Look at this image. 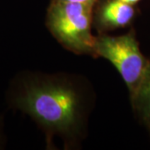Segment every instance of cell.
Here are the masks:
<instances>
[{
  "mask_svg": "<svg viewBox=\"0 0 150 150\" xmlns=\"http://www.w3.org/2000/svg\"><path fill=\"white\" fill-rule=\"evenodd\" d=\"M8 102L37 123L48 144L58 136L66 147H71L83 134L88 113L86 94L77 82L64 75H18L10 86Z\"/></svg>",
  "mask_w": 150,
  "mask_h": 150,
  "instance_id": "1",
  "label": "cell"
},
{
  "mask_svg": "<svg viewBox=\"0 0 150 150\" xmlns=\"http://www.w3.org/2000/svg\"><path fill=\"white\" fill-rule=\"evenodd\" d=\"M57 1H66V2H78V3H86V4H91L96 5L97 2L98 0H57Z\"/></svg>",
  "mask_w": 150,
  "mask_h": 150,
  "instance_id": "6",
  "label": "cell"
},
{
  "mask_svg": "<svg viewBox=\"0 0 150 150\" xmlns=\"http://www.w3.org/2000/svg\"><path fill=\"white\" fill-rule=\"evenodd\" d=\"M93 57L103 58L113 65L127 86L130 98L137 91L149 63L140 50L134 29L119 36L99 33L95 37Z\"/></svg>",
  "mask_w": 150,
  "mask_h": 150,
  "instance_id": "3",
  "label": "cell"
},
{
  "mask_svg": "<svg viewBox=\"0 0 150 150\" xmlns=\"http://www.w3.org/2000/svg\"><path fill=\"white\" fill-rule=\"evenodd\" d=\"M94 4L51 0L46 25L63 47L76 54L93 57L95 37L92 33Z\"/></svg>",
  "mask_w": 150,
  "mask_h": 150,
  "instance_id": "2",
  "label": "cell"
},
{
  "mask_svg": "<svg viewBox=\"0 0 150 150\" xmlns=\"http://www.w3.org/2000/svg\"><path fill=\"white\" fill-rule=\"evenodd\" d=\"M2 129H3V127H2V119H0V147L3 146V142H4Z\"/></svg>",
  "mask_w": 150,
  "mask_h": 150,
  "instance_id": "8",
  "label": "cell"
},
{
  "mask_svg": "<svg viewBox=\"0 0 150 150\" xmlns=\"http://www.w3.org/2000/svg\"><path fill=\"white\" fill-rule=\"evenodd\" d=\"M125 4H130V5H134L135 6L136 4H138L139 2H141L142 0H120Z\"/></svg>",
  "mask_w": 150,
  "mask_h": 150,
  "instance_id": "7",
  "label": "cell"
},
{
  "mask_svg": "<svg viewBox=\"0 0 150 150\" xmlns=\"http://www.w3.org/2000/svg\"><path fill=\"white\" fill-rule=\"evenodd\" d=\"M131 102L140 120L150 131V60L137 91L131 98Z\"/></svg>",
  "mask_w": 150,
  "mask_h": 150,
  "instance_id": "5",
  "label": "cell"
},
{
  "mask_svg": "<svg viewBox=\"0 0 150 150\" xmlns=\"http://www.w3.org/2000/svg\"><path fill=\"white\" fill-rule=\"evenodd\" d=\"M137 14L135 6L120 0H98L94 7L93 26L99 33L131 25Z\"/></svg>",
  "mask_w": 150,
  "mask_h": 150,
  "instance_id": "4",
  "label": "cell"
}]
</instances>
